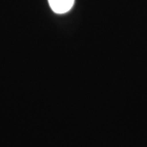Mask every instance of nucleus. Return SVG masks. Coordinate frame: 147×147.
<instances>
[{
	"label": "nucleus",
	"instance_id": "1",
	"mask_svg": "<svg viewBox=\"0 0 147 147\" xmlns=\"http://www.w3.org/2000/svg\"><path fill=\"white\" fill-rule=\"evenodd\" d=\"M48 2L54 13L63 14L73 8L75 0H48Z\"/></svg>",
	"mask_w": 147,
	"mask_h": 147
}]
</instances>
